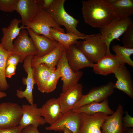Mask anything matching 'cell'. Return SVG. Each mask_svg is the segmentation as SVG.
<instances>
[{
  "mask_svg": "<svg viewBox=\"0 0 133 133\" xmlns=\"http://www.w3.org/2000/svg\"><path fill=\"white\" fill-rule=\"evenodd\" d=\"M21 56L19 55L11 54L8 57L6 61V67L9 65H12L17 66L19 62H22Z\"/></svg>",
  "mask_w": 133,
  "mask_h": 133,
  "instance_id": "d6a6232c",
  "label": "cell"
},
{
  "mask_svg": "<svg viewBox=\"0 0 133 133\" xmlns=\"http://www.w3.org/2000/svg\"><path fill=\"white\" fill-rule=\"evenodd\" d=\"M123 126L125 128L133 127V117L129 114L128 111L125 112V115L122 118Z\"/></svg>",
  "mask_w": 133,
  "mask_h": 133,
  "instance_id": "836d02e7",
  "label": "cell"
},
{
  "mask_svg": "<svg viewBox=\"0 0 133 133\" xmlns=\"http://www.w3.org/2000/svg\"><path fill=\"white\" fill-rule=\"evenodd\" d=\"M55 0H38V3L41 10H47L53 3Z\"/></svg>",
  "mask_w": 133,
  "mask_h": 133,
  "instance_id": "8d00e7d4",
  "label": "cell"
},
{
  "mask_svg": "<svg viewBox=\"0 0 133 133\" xmlns=\"http://www.w3.org/2000/svg\"><path fill=\"white\" fill-rule=\"evenodd\" d=\"M28 31H21L13 43V48L11 53L20 55L22 62L29 56H34L37 52L31 38L28 36Z\"/></svg>",
  "mask_w": 133,
  "mask_h": 133,
  "instance_id": "30bf717a",
  "label": "cell"
},
{
  "mask_svg": "<svg viewBox=\"0 0 133 133\" xmlns=\"http://www.w3.org/2000/svg\"><path fill=\"white\" fill-rule=\"evenodd\" d=\"M112 8L116 17L119 20L130 17L133 14V0H105Z\"/></svg>",
  "mask_w": 133,
  "mask_h": 133,
  "instance_id": "cb8c5ba5",
  "label": "cell"
},
{
  "mask_svg": "<svg viewBox=\"0 0 133 133\" xmlns=\"http://www.w3.org/2000/svg\"><path fill=\"white\" fill-rule=\"evenodd\" d=\"M61 77L60 69L57 68L50 74L47 82L45 87V93H49L56 88L58 81Z\"/></svg>",
  "mask_w": 133,
  "mask_h": 133,
  "instance_id": "f546056e",
  "label": "cell"
},
{
  "mask_svg": "<svg viewBox=\"0 0 133 133\" xmlns=\"http://www.w3.org/2000/svg\"><path fill=\"white\" fill-rule=\"evenodd\" d=\"M82 4L84 22L93 27L103 29L116 18L112 8L105 0H83Z\"/></svg>",
  "mask_w": 133,
  "mask_h": 133,
  "instance_id": "6da1fadb",
  "label": "cell"
},
{
  "mask_svg": "<svg viewBox=\"0 0 133 133\" xmlns=\"http://www.w3.org/2000/svg\"><path fill=\"white\" fill-rule=\"evenodd\" d=\"M22 130L18 125L10 128L0 129V133H21Z\"/></svg>",
  "mask_w": 133,
  "mask_h": 133,
  "instance_id": "e575fe53",
  "label": "cell"
},
{
  "mask_svg": "<svg viewBox=\"0 0 133 133\" xmlns=\"http://www.w3.org/2000/svg\"><path fill=\"white\" fill-rule=\"evenodd\" d=\"M22 115L21 106L17 103L4 102L0 104V129L19 125Z\"/></svg>",
  "mask_w": 133,
  "mask_h": 133,
  "instance_id": "5b68a950",
  "label": "cell"
},
{
  "mask_svg": "<svg viewBox=\"0 0 133 133\" xmlns=\"http://www.w3.org/2000/svg\"><path fill=\"white\" fill-rule=\"evenodd\" d=\"M39 109L41 115L46 123L50 125L54 124L62 114L59 98L50 99Z\"/></svg>",
  "mask_w": 133,
  "mask_h": 133,
  "instance_id": "ac0fdd59",
  "label": "cell"
},
{
  "mask_svg": "<svg viewBox=\"0 0 133 133\" xmlns=\"http://www.w3.org/2000/svg\"><path fill=\"white\" fill-rule=\"evenodd\" d=\"M121 65L115 55H106L95 64L93 71L97 74L106 76L114 73Z\"/></svg>",
  "mask_w": 133,
  "mask_h": 133,
  "instance_id": "7402d4cb",
  "label": "cell"
},
{
  "mask_svg": "<svg viewBox=\"0 0 133 133\" xmlns=\"http://www.w3.org/2000/svg\"><path fill=\"white\" fill-rule=\"evenodd\" d=\"M114 85L113 82H110L105 84L91 89L87 94L83 95L80 100L74 106L72 110L93 102H101L108 98L114 92Z\"/></svg>",
  "mask_w": 133,
  "mask_h": 133,
  "instance_id": "ba28073f",
  "label": "cell"
},
{
  "mask_svg": "<svg viewBox=\"0 0 133 133\" xmlns=\"http://www.w3.org/2000/svg\"><path fill=\"white\" fill-rule=\"evenodd\" d=\"M122 41L123 46L133 48V22L132 21L123 34Z\"/></svg>",
  "mask_w": 133,
  "mask_h": 133,
  "instance_id": "4dcf8cb0",
  "label": "cell"
},
{
  "mask_svg": "<svg viewBox=\"0 0 133 133\" xmlns=\"http://www.w3.org/2000/svg\"><path fill=\"white\" fill-rule=\"evenodd\" d=\"M73 110L78 113H84L88 115H92L100 112L108 115H111L115 112L109 107L108 98L101 102H91Z\"/></svg>",
  "mask_w": 133,
  "mask_h": 133,
  "instance_id": "4316f807",
  "label": "cell"
},
{
  "mask_svg": "<svg viewBox=\"0 0 133 133\" xmlns=\"http://www.w3.org/2000/svg\"><path fill=\"white\" fill-rule=\"evenodd\" d=\"M21 22V20L14 18L7 27H4L2 29L3 36L0 43L5 50L11 53L13 48V40L18 35L21 29H26V27L22 25L19 27Z\"/></svg>",
  "mask_w": 133,
  "mask_h": 133,
  "instance_id": "d6986e66",
  "label": "cell"
},
{
  "mask_svg": "<svg viewBox=\"0 0 133 133\" xmlns=\"http://www.w3.org/2000/svg\"><path fill=\"white\" fill-rule=\"evenodd\" d=\"M21 107L22 115L19 125L22 129L30 125L38 127L46 123L36 104H24Z\"/></svg>",
  "mask_w": 133,
  "mask_h": 133,
  "instance_id": "5bb4252c",
  "label": "cell"
},
{
  "mask_svg": "<svg viewBox=\"0 0 133 133\" xmlns=\"http://www.w3.org/2000/svg\"><path fill=\"white\" fill-rule=\"evenodd\" d=\"M26 29H31L38 35H43L54 40L50 33L51 28L65 33L64 29L57 24L46 10H41L32 21L25 26Z\"/></svg>",
  "mask_w": 133,
  "mask_h": 133,
  "instance_id": "277c9868",
  "label": "cell"
},
{
  "mask_svg": "<svg viewBox=\"0 0 133 133\" xmlns=\"http://www.w3.org/2000/svg\"><path fill=\"white\" fill-rule=\"evenodd\" d=\"M11 53L5 50L0 42V91H3L8 89L9 85L6 80L5 70L7 60Z\"/></svg>",
  "mask_w": 133,
  "mask_h": 133,
  "instance_id": "f1b7e54d",
  "label": "cell"
},
{
  "mask_svg": "<svg viewBox=\"0 0 133 133\" xmlns=\"http://www.w3.org/2000/svg\"><path fill=\"white\" fill-rule=\"evenodd\" d=\"M37 128L33 125H29L23 129L21 133H40Z\"/></svg>",
  "mask_w": 133,
  "mask_h": 133,
  "instance_id": "74e56055",
  "label": "cell"
},
{
  "mask_svg": "<svg viewBox=\"0 0 133 133\" xmlns=\"http://www.w3.org/2000/svg\"><path fill=\"white\" fill-rule=\"evenodd\" d=\"M28 32L36 49L38 57L44 56L54 50L58 43L55 40H52L43 35H38L31 29H28Z\"/></svg>",
  "mask_w": 133,
  "mask_h": 133,
  "instance_id": "44dd1931",
  "label": "cell"
},
{
  "mask_svg": "<svg viewBox=\"0 0 133 133\" xmlns=\"http://www.w3.org/2000/svg\"><path fill=\"white\" fill-rule=\"evenodd\" d=\"M116 79L114 83V88L122 91L133 99V82L129 71L125 65H121L114 73Z\"/></svg>",
  "mask_w": 133,
  "mask_h": 133,
  "instance_id": "e0dca14e",
  "label": "cell"
},
{
  "mask_svg": "<svg viewBox=\"0 0 133 133\" xmlns=\"http://www.w3.org/2000/svg\"><path fill=\"white\" fill-rule=\"evenodd\" d=\"M65 1L55 0L46 11L57 24L65 27L67 33H73L83 36L86 35L77 30L76 27L79 21L66 11L64 7Z\"/></svg>",
  "mask_w": 133,
  "mask_h": 133,
  "instance_id": "3957f363",
  "label": "cell"
},
{
  "mask_svg": "<svg viewBox=\"0 0 133 133\" xmlns=\"http://www.w3.org/2000/svg\"><path fill=\"white\" fill-rule=\"evenodd\" d=\"M79 114L82 124L78 133H102L101 127L108 115L101 112L92 115Z\"/></svg>",
  "mask_w": 133,
  "mask_h": 133,
  "instance_id": "8fae6325",
  "label": "cell"
},
{
  "mask_svg": "<svg viewBox=\"0 0 133 133\" xmlns=\"http://www.w3.org/2000/svg\"><path fill=\"white\" fill-rule=\"evenodd\" d=\"M6 93L3 91H0V99L5 97L6 96Z\"/></svg>",
  "mask_w": 133,
  "mask_h": 133,
  "instance_id": "ab89813d",
  "label": "cell"
},
{
  "mask_svg": "<svg viewBox=\"0 0 133 133\" xmlns=\"http://www.w3.org/2000/svg\"><path fill=\"white\" fill-rule=\"evenodd\" d=\"M50 33L53 39L62 45L66 49L71 45L77 44L78 40H84L89 35L83 36L73 33H62L52 28L50 29Z\"/></svg>",
  "mask_w": 133,
  "mask_h": 133,
  "instance_id": "484cf974",
  "label": "cell"
},
{
  "mask_svg": "<svg viewBox=\"0 0 133 133\" xmlns=\"http://www.w3.org/2000/svg\"><path fill=\"white\" fill-rule=\"evenodd\" d=\"M66 50L68 63L74 71L86 67H93L95 64L90 62L75 44L71 45Z\"/></svg>",
  "mask_w": 133,
  "mask_h": 133,
  "instance_id": "4fadbf2b",
  "label": "cell"
},
{
  "mask_svg": "<svg viewBox=\"0 0 133 133\" xmlns=\"http://www.w3.org/2000/svg\"><path fill=\"white\" fill-rule=\"evenodd\" d=\"M75 45L91 62L97 63L107 54V48L101 38V33L89 35L83 41H78Z\"/></svg>",
  "mask_w": 133,
  "mask_h": 133,
  "instance_id": "7a4b0ae2",
  "label": "cell"
},
{
  "mask_svg": "<svg viewBox=\"0 0 133 133\" xmlns=\"http://www.w3.org/2000/svg\"><path fill=\"white\" fill-rule=\"evenodd\" d=\"M112 50L115 53L116 57L121 65L126 63L133 67V61L130 57L133 54V48H127L116 44L113 45Z\"/></svg>",
  "mask_w": 133,
  "mask_h": 133,
  "instance_id": "83f0119b",
  "label": "cell"
},
{
  "mask_svg": "<svg viewBox=\"0 0 133 133\" xmlns=\"http://www.w3.org/2000/svg\"><path fill=\"white\" fill-rule=\"evenodd\" d=\"M33 77L38 90L45 93V87L47 80L51 73L56 69L55 67H49L41 64L33 67Z\"/></svg>",
  "mask_w": 133,
  "mask_h": 133,
  "instance_id": "d4e9b609",
  "label": "cell"
},
{
  "mask_svg": "<svg viewBox=\"0 0 133 133\" xmlns=\"http://www.w3.org/2000/svg\"><path fill=\"white\" fill-rule=\"evenodd\" d=\"M17 66L9 65L7 66L5 70V75L6 78H11L12 77L15 75Z\"/></svg>",
  "mask_w": 133,
  "mask_h": 133,
  "instance_id": "d590c367",
  "label": "cell"
},
{
  "mask_svg": "<svg viewBox=\"0 0 133 133\" xmlns=\"http://www.w3.org/2000/svg\"><path fill=\"white\" fill-rule=\"evenodd\" d=\"M63 132L64 133H73L70 130L68 129L65 130Z\"/></svg>",
  "mask_w": 133,
  "mask_h": 133,
  "instance_id": "60d3db41",
  "label": "cell"
},
{
  "mask_svg": "<svg viewBox=\"0 0 133 133\" xmlns=\"http://www.w3.org/2000/svg\"><path fill=\"white\" fill-rule=\"evenodd\" d=\"M123 106L119 104L115 112L106 119L101 129L102 133H123L125 129L122 118L124 113Z\"/></svg>",
  "mask_w": 133,
  "mask_h": 133,
  "instance_id": "ffe728a7",
  "label": "cell"
},
{
  "mask_svg": "<svg viewBox=\"0 0 133 133\" xmlns=\"http://www.w3.org/2000/svg\"><path fill=\"white\" fill-rule=\"evenodd\" d=\"M60 70L61 80L63 81L62 92H64L75 85L83 75L81 71H73L67 61L65 50L56 66Z\"/></svg>",
  "mask_w": 133,
  "mask_h": 133,
  "instance_id": "9c48e42d",
  "label": "cell"
},
{
  "mask_svg": "<svg viewBox=\"0 0 133 133\" xmlns=\"http://www.w3.org/2000/svg\"><path fill=\"white\" fill-rule=\"evenodd\" d=\"M18 0H0V10L12 13L16 11Z\"/></svg>",
  "mask_w": 133,
  "mask_h": 133,
  "instance_id": "1f68e13d",
  "label": "cell"
},
{
  "mask_svg": "<svg viewBox=\"0 0 133 133\" xmlns=\"http://www.w3.org/2000/svg\"><path fill=\"white\" fill-rule=\"evenodd\" d=\"M65 48L60 43L50 52L41 57L33 56L31 63L33 67L41 64H44L50 67H55L65 50Z\"/></svg>",
  "mask_w": 133,
  "mask_h": 133,
  "instance_id": "603a6c76",
  "label": "cell"
},
{
  "mask_svg": "<svg viewBox=\"0 0 133 133\" xmlns=\"http://www.w3.org/2000/svg\"><path fill=\"white\" fill-rule=\"evenodd\" d=\"M41 10L38 0H18L15 11L20 15L22 25L25 26Z\"/></svg>",
  "mask_w": 133,
  "mask_h": 133,
  "instance_id": "9a60e30c",
  "label": "cell"
},
{
  "mask_svg": "<svg viewBox=\"0 0 133 133\" xmlns=\"http://www.w3.org/2000/svg\"><path fill=\"white\" fill-rule=\"evenodd\" d=\"M82 124L79 114L73 110L62 114L53 125L46 127V130L64 132L68 129L73 133H78Z\"/></svg>",
  "mask_w": 133,
  "mask_h": 133,
  "instance_id": "52a82bcc",
  "label": "cell"
},
{
  "mask_svg": "<svg viewBox=\"0 0 133 133\" xmlns=\"http://www.w3.org/2000/svg\"><path fill=\"white\" fill-rule=\"evenodd\" d=\"M83 90L82 84L78 83L66 92L61 93L59 98L62 114L73 110L74 106L81 98Z\"/></svg>",
  "mask_w": 133,
  "mask_h": 133,
  "instance_id": "2e32d148",
  "label": "cell"
},
{
  "mask_svg": "<svg viewBox=\"0 0 133 133\" xmlns=\"http://www.w3.org/2000/svg\"><path fill=\"white\" fill-rule=\"evenodd\" d=\"M33 56L30 55L26 57L23 61V67L27 74V78L22 80L23 83L26 85L25 90H17L16 95L19 98H25L30 104L34 103L33 90L34 85L35 84L33 77V69L31 67V63Z\"/></svg>",
  "mask_w": 133,
  "mask_h": 133,
  "instance_id": "7c38bea8",
  "label": "cell"
},
{
  "mask_svg": "<svg viewBox=\"0 0 133 133\" xmlns=\"http://www.w3.org/2000/svg\"><path fill=\"white\" fill-rule=\"evenodd\" d=\"M123 133H133V128H125Z\"/></svg>",
  "mask_w": 133,
  "mask_h": 133,
  "instance_id": "f35d334b",
  "label": "cell"
},
{
  "mask_svg": "<svg viewBox=\"0 0 133 133\" xmlns=\"http://www.w3.org/2000/svg\"><path fill=\"white\" fill-rule=\"evenodd\" d=\"M133 21L130 17L124 19L119 20L116 18L104 28L100 29L101 38L105 43L107 48L106 55L112 54L110 49L111 42L117 39L122 35Z\"/></svg>",
  "mask_w": 133,
  "mask_h": 133,
  "instance_id": "8992f818",
  "label": "cell"
}]
</instances>
